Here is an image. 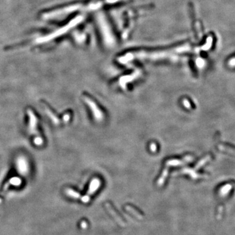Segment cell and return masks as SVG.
Instances as JSON below:
<instances>
[{
	"mask_svg": "<svg viewBox=\"0 0 235 235\" xmlns=\"http://www.w3.org/2000/svg\"><path fill=\"white\" fill-rule=\"evenodd\" d=\"M105 206H106V208H107V210L108 211V212L110 213V214H111V216L114 217V219L116 221V222L119 224V225H120V226H122V227H125V225H125V222H124V221H123V220L122 219V217H120V216H118V213H117L115 210H114V209H113V208L112 207V206H111L110 204L108 203H107L105 204Z\"/></svg>",
	"mask_w": 235,
	"mask_h": 235,
	"instance_id": "obj_3",
	"label": "cell"
},
{
	"mask_svg": "<svg viewBox=\"0 0 235 235\" xmlns=\"http://www.w3.org/2000/svg\"><path fill=\"white\" fill-rule=\"evenodd\" d=\"M80 225H81V227L83 229H86L87 227V226H88V225H87V223L85 221H82Z\"/></svg>",
	"mask_w": 235,
	"mask_h": 235,
	"instance_id": "obj_16",
	"label": "cell"
},
{
	"mask_svg": "<svg viewBox=\"0 0 235 235\" xmlns=\"http://www.w3.org/2000/svg\"><path fill=\"white\" fill-rule=\"evenodd\" d=\"M157 149V146L156 145V144L154 143H152L151 145H150V150L152 151V152H155Z\"/></svg>",
	"mask_w": 235,
	"mask_h": 235,
	"instance_id": "obj_15",
	"label": "cell"
},
{
	"mask_svg": "<svg viewBox=\"0 0 235 235\" xmlns=\"http://www.w3.org/2000/svg\"><path fill=\"white\" fill-rule=\"evenodd\" d=\"M100 185H101V181H100L99 179H98V178L93 179L91 181L90 184L89 189L88 191V192H87L86 195H88L89 197L92 195L98 189H99V188L100 187Z\"/></svg>",
	"mask_w": 235,
	"mask_h": 235,
	"instance_id": "obj_5",
	"label": "cell"
},
{
	"mask_svg": "<svg viewBox=\"0 0 235 235\" xmlns=\"http://www.w3.org/2000/svg\"><path fill=\"white\" fill-rule=\"evenodd\" d=\"M211 157H212V156L210 155H208L206 157H205L204 158H203V159H202V160H201L199 161V163L196 165L195 169H199L202 166H203L205 164H206L208 161H209L211 160Z\"/></svg>",
	"mask_w": 235,
	"mask_h": 235,
	"instance_id": "obj_11",
	"label": "cell"
},
{
	"mask_svg": "<svg viewBox=\"0 0 235 235\" xmlns=\"http://www.w3.org/2000/svg\"><path fill=\"white\" fill-rule=\"evenodd\" d=\"M183 103H184V106L185 107H186V108H189L190 107H191V105H190V103H189V102L187 100V99H184V101H183Z\"/></svg>",
	"mask_w": 235,
	"mask_h": 235,
	"instance_id": "obj_14",
	"label": "cell"
},
{
	"mask_svg": "<svg viewBox=\"0 0 235 235\" xmlns=\"http://www.w3.org/2000/svg\"><path fill=\"white\" fill-rule=\"evenodd\" d=\"M232 187H233V185L229 184L224 185V186H223L220 190V195L221 196L227 195L229 191H230L231 189H232Z\"/></svg>",
	"mask_w": 235,
	"mask_h": 235,
	"instance_id": "obj_10",
	"label": "cell"
},
{
	"mask_svg": "<svg viewBox=\"0 0 235 235\" xmlns=\"http://www.w3.org/2000/svg\"><path fill=\"white\" fill-rule=\"evenodd\" d=\"M69 114H66V115L64 116V120H65V121H66V122L69 121Z\"/></svg>",
	"mask_w": 235,
	"mask_h": 235,
	"instance_id": "obj_17",
	"label": "cell"
},
{
	"mask_svg": "<svg viewBox=\"0 0 235 235\" xmlns=\"http://www.w3.org/2000/svg\"><path fill=\"white\" fill-rule=\"evenodd\" d=\"M168 174V168L167 167L163 170L161 176H160V178H159V180H158V181H157V185H159V186H161V185H163L164 182H165V180H166V178L167 177Z\"/></svg>",
	"mask_w": 235,
	"mask_h": 235,
	"instance_id": "obj_9",
	"label": "cell"
},
{
	"mask_svg": "<svg viewBox=\"0 0 235 235\" xmlns=\"http://www.w3.org/2000/svg\"><path fill=\"white\" fill-rule=\"evenodd\" d=\"M90 197H89V196H88V195H86L85 196L81 198V201H83L84 203H88V202L90 201Z\"/></svg>",
	"mask_w": 235,
	"mask_h": 235,
	"instance_id": "obj_13",
	"label": "cell"
},
{
	"mask_svg": "<svg viewBox=\"0 0 235 235\" xmlns=\"http://www.w3.org/2000/svg\"><path fill=\"white\" fill-rule=\"evenodd\" d=\"M217 148L223 152H225L229 153V154H230L235 156V148H233L229 146H227L226 144H218Z\"/></svg>",
	"mask_w": 235,
	"mask_h": 235,
	"instance_id": "obj_7",
	"label": "cell"
},
{
	"mask_svg": "<svg viewBox=\"0 0 235 235\" xmlns=\"http://www.w3.org/2000/svg\"><path fill=\"white\" fill-rule=\"evenodd\" d=\"M84 99L85 102L88 104V105L91 109V111L93 114H94V116L97 121L98 122L101 121V120L103 119V112L100 111V109L97 106L95 103H94V101H93L90 98L86 96L84 97Z\"/></svg>",
	"mask_w": 235,
	"mask_h": 235,
	"instance_id": "obj_2",
	"label": "cell"
},
{
	"mask_svg": "<svg viewBox=\"0 0 235 235\" xmlns=\"http://www.w3.org/2000/svg\"><path fill=\"white\" fill-rule=\"evenodd\" d=\"M222 212H223V207L222 206H221L220 207V209H219V213H218V215H220V216H221L222 214Z\"/></svg>",
	"mask_w": 235,
	"mask_h": 235,
	"instance_id": "obj_18",
	"label": "cell"
},
{
	"mask_svg": "<svg viewBox=\"0 0 235 235\" xmlns=\"http://www.w3.org/2000/svg\"><path fill=\"white\" fill-rule=\"evenodd\" d=\"M125 210H126L128 212L131 213V214L133 215L135 217H136V218H137V219H139V220H143V215H142L139 211L135 209L133 207L127 205L126 206H125Z\"/></svg>",
	"mask_w": 235,
	"mask_h": 235,
	"instance_id": "obj_8",
	"label": "cell"
},
{
	"mask_svg": "<svg viewBox=\"0 0 235 235\" xmlns=\"http://www.w3.org/2000/svg\"><path fill=\"white\" fill-rule=\"evenodd\" d=\"M15 167H17L19 171L22 172L24 174L28 173L30 170V163L28 158L24 155H18L15 157L14 160Z\"/></svg>",
	"mask_w": 235,
	"mask_h": 235,
	"instance_id": "obj_1",
	"label": "cell"
},
{
	"mask_svg": "<svg viewBox=\"0 0 235 235\" xmlns=\"http://www.w3.org/2000/svg\"><path fill=\"white\" fill-rule=\"evenodd\" d=\"M193 160V158L192 156H188L186 157H185L183 160H168L166 163V166L167 167H170V166H178L180 165H183V164L186 163L188 162H189L191 161H192Z\"/></svg>",
	"mask_w": 235,
	"mask_h": 235,
	"instance_id": "obj_4",
	"label": "cell"
},
{
	"mask_svg": "<svg viewBox=\"0 0 235 235\" xmlns=\"http://www.w3.org/2000/svg\"><path fill=\"white\" fill-rule=\"evenodd\" d=\"M178 174L179 173H183V174H189V175L193 179H198V178H203V177L205 178V176H205V174H200L196 173V172H195L193 169H191L189 168H184L182 169V170H180V171H178Z\"/></svg>",
	"mask_w": 235,
	"mask_h": 235,
	"instance_id": "obj_6",
	"label": "cell"
},
{
	"mask_svg": "<svg viewBox=\"0 0 235 235\" xmlns=\"http://www.w3.org/2000/svg\"><path fill=\"white\" fill-rule=\"evenodd\" d=\"M66 193L67 195L74 199H79L80 197V194L76 191L71 189H66Z\"/></svg>",
	"mask_w": 235,
	"mask_h": 235,
	"instance_id": "obj_12",
	"label": "cell"
}]
</instances>
